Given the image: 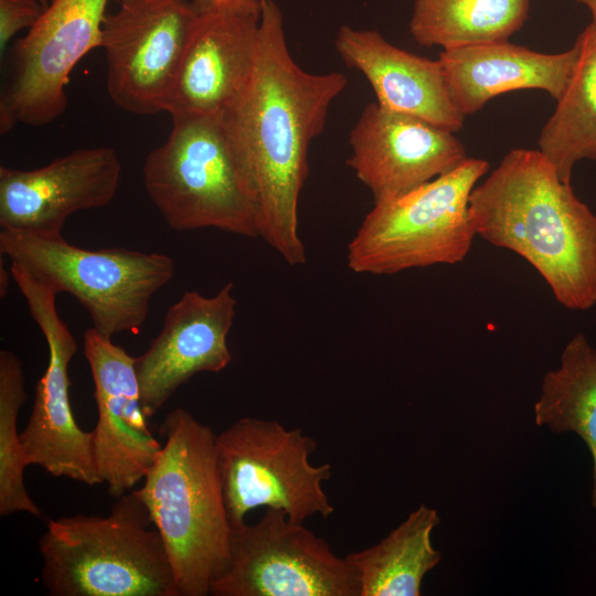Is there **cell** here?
<instances>
[{
  "mask_svg": "<svg viewBox=\"0 0 596 596\" xmlns=\"http://www.w3.org/2000/svg\"><path fill=\"white\" fill-rule=\"evenodd\" d=\"M259 3L255 68L222 118L255 189L260 237L288 264L302 265L307 257L298 201L308 175V150L348 79L339 72L302 70L288 50L279 6L275 0Z\"/></svg>",
  "mask_w": 596,
  "mask_h": 596,
  "instance_id": "1",
  "label": "cell"
},
{
  "mask_svg": "<svg viewBox=\"0 0 596 596\" xmlns=\"http://www.w3.org/2000/svg\"><path fill=\"white\" fill-rule=\"evenodd\" d=\"M469 210L477 236L523 257L564 308L596 305V214L540 150L509 151Z\"/></svg>",
  "mask_w": 596,
  "mask_h": 596,
  "instance_id": "2",
  "label": "cell"
},
{
  "mask_svg": "<svg viewBox=\"0 0 596 596\" xmlns=\"http://www.w3.org/2000/svg\"><path fill=\"white\" fill-rule=\"evenodd\" d=\"M166 441L138 489L164 543L180 596L211 595L231 564V523L216 434L183 408L159 428Z\"/></svg>",
  "mask_w": 596,
  "mask_h": 596,
  "instance_id": "3",
  "label": "cell"
},
{
  "mask_svg": "<svg viewBox=\"0 0 596 596\" xmlns=\"http://www.w3.org/2000/svg\"><path fill=\"white\" fill-rule=\"evenodd\" d=\"M51 596H180L159 531L138 489L106 517L50 520L39 539Z\"/></svg>",
  "mask_w": 596,
  "mask_h": 596,
  "instance_id": "4",
  "label": "cell"
},
{
  "mask_svg": "<svg viewBox=\"0 0 596 596\" xmlns=\"http://www.w3.org/2000/svg\"><path fill=\"white\" fill-rule=\"evenodd\" d=\"M170 116L168 138L142 166L146 192L167 225L260 237L255 189L222 115Z\"/></svg>",
  "mask_w": 596,
  "mask_h": 596,
  "instance_id": "5",
  "label": "cell"
},
{
  "mask_svg": "<svg viewBox=\"0 0 596 596\" xmlns=\"http://www.w3.org/2000/svg\"><path fill=\"white\" fill-rule=\"evenodd\" d=\"M0 253L56 294L72 295L88 312L93 328L110 338L143 326L151 299L175 272L167 254L87 249L62 235L17 230H1Z\"/></svg>",
  "mask_w": 596,
  "mask_h": 596,
  "instance_id": "6",
  "label": "cell"
},
{
  "mask_svg": "<svg viewBox=\"0 0 596 596\" xmlns=\"http://www.w3.org/2000/svg\"><path fill=\"white\" fill-rule=\"evenodd\" d=\"M488 170V161L468 157L403 195L375 202L348 246L349 267L387 275L462 262L477 236L470 195Z\"/></svg>",
  "mask_w": 596,
  "mask_h": 596,
  "instance_id": "7",
  "label": "cell"
},
{
  "mask_svg": "<svg viewBox=\"0 0 596 596\" xmlns=\"http://www.w3.org/2000/svg\"><path fill=\"white\" fill-rule=\"evenodd\" d=\"M316 446L300 428L251 416L217 434L216 461L231 528L243 525L258 507L281 509L297 523L331 515L334 507L323 482L331 478L332 467L310 462Z\"/></svg>",
  "mask_w": 596,
  "mask_h": 596,
  "instance_id": "8",
  "label": "cell"
},
{
  "mask_svg": "<svg viewBox=\"0 0 596 596\" xmlns=\"http://www.w3.org/2000/svg\"><path fill=\"white\" fill-rule=\"evenodd\" d=\"M211 595L360 596V582L323 538L266 508L256 523L232 529L231 564Z\"/></svg>",
  "mask_w": 596,
  "mask_h": 596,
  "instance_id": "9",
  "label": "cell"
},
{
  "mask_svg": "<svg viewBox=\"0 0 596 596\" xmlns=\"http://www.w3.org/2000/svg\"><path fill=\"white\" fill-rule=\"evenodd\" d=\"M199 10L192 0H120L102 46L113 103L135 115L167 111Z\"/></svg>",
  "mask_w": 596,
  "mask_h": 596,
  "instance_id": "10",
  "label": "cell"
},
{
  "mask_svg": "<svg viewBox=\"0 0 596 596\" xmlns=\"http://www.w3.org/2000/svg\"><path fill=\"white\" fill-rule=\"evenodd\" d=\"M108 0H50L12 46L0 98V132L18 124L41 127L66 109L65 87L76 64L102 46Z\"/></svg>",
  "mask_w": 596,
  "mask_h": 596,
  "instance_id": "11",
  "label": "cell"
},
{
  "mask_svg": "<svg viewBox=\"0 0 596 596\" xmlns=\"http://www.w3.org/2000/svg\"><path fill=\"white\" fill-rule=\"evenodd\" d=\"M10 272L49 348V363L38 381L33 407L20 436L25 464L40 466L56 478L87 486L102 483L93 458L92 432L77 425L71 408L68 365L78 347L57 312V294L17 263H11Z\"/></svg>",
  "mask_w": 596,
  "mask_h": 596,
  "instance_id": "12",
  "label": "cell"
},
{
  "mask_svg": "<svg viewBox=\"0 0 596 596\" xmlns=\"http://www.w3.org/2000/svg\"><path fill=\"white\" fill-rule=\"evenodd\" d=\"M83 342L98 413L92 430L93 458L108 494L119 498L145 478L162 445L148 428L136 358L93 327L84 332Z\"/></svg>",
  "mask_w": 596,
  "mask_h": 596,
  "instance_id": "13",
  "label": "cell"
},
{
  "mask_svg": "<svg viewBox=\"0 0 596 596\" xmlns=\"http://www.w3.org/2000/svg\"><path fill=\"white\" fill-rule=\"evenodd\" d=\"M348 166L374 203L403 195L443 175L468 156L455 132L370 103L350 131Z\"/></svg>",
  "mask_w": 596,
  "mask_h": 596,
  "instance_id": "14",
  "label": "cell"
},
{
  "mask_svg": "<svg viewBox=\"0 0 596 596\" xmlns=\"http://www.w3.org/2000/svg\"><path fill=\"white\" fill-rule=\"evenodd\" d=\"M121 172L116 151L105 146L74 150L33 170L1 166V230L62 235L73 213L113 201Z\"/></svg>",
  "mask_w": 596,
  "mask_h": 596,
  "instance_id": "15",
  "label": "cell"
},
{
  "mask_svg": "<svg viewBox=\"0 0 596 596\" xmlns=\"http://www.w3.org/2000/svg\"><path fill=\"white\" fill-rule=\"evenodd\" d=\"M233 284L205 297L185 291L168 309L162 328L136 358L141 406L150 418L193 375L217 373L231 362L227 336L236 312Z\"/></svg>",
  "mask_w": 596,
  "mask_h": 596,
  "instance_id": "16",
  "label": "cell"
},
{
  "mask_svg": "<svg viewBox=\"0 0 596 596\" xmlns=\"http://www.w3.org/2000/svg\"><path fill=\"white\" fill-rule=\"evenodd\" d=\"M259 0L199 10L167 113L222 115L247 88L258 47Z\"/></svg>",
  "mask_w": 596,
  "mask_h": 596,
  "instance_id": "17",
  "label": "cell"
},
{
  "mask_svg": "<svg viewBox=\"0 0 596 596\" xmlns=\"http://www.w3.org/2000/svg\"><path fill=\"white\" fill-rule=\"evenodd\" d=\"M336 50L348 67L365 76L380 106L451 132L462 128L465 116L450 98L438 60L400 49L376 30L349 25L338 31Z\"/></svg>",
  "mask_w": 596,
  "mask_h": 596,
  "instance_id": "18",
  "label": "cell"
},
{
  "mask_svg": "<svg viewBox=\"0 0 596 596\" xmlns=\"http://www.w3.org/2000/svg\"><path fill=\"white\" fill-rule=\"evenodd\" d=\"M577 57V49L545 54L508 41L443 50L438 62L450 98L466 117L491 98L518 89H541L557 100Z\"/></svg>",
  "mask_w": 596,
  "mask_h": 596,
  "instance_id": "19",
  "label": "cell"
},
{
  "mask_svg": "<svg viewBox=\"0 0 596 596\" xmlns=\"http://www.w3.org/2000/svg\"><path fill=\"white\" fill-rule=\"evenodd\" d=\"M439 522L435 509L421 504L377 544L348 554L360 596H419L424 576L441 558L432 543Z\"/></svg>",
  "mask_w": 596,
  "mask_h": 596,
  "instance_id": "20",
  "label": "cell"
},
{
  "mask_svg": "<svg viewBox=\"0 0 596 596\" xmlns=\"http://www.w3.org/2000/svg\"><path fill=\"white\" fill-rule=\"evenodd\" d=\"M574 45L577 57L571 77L538 141L539 150L566 183L579 160H596V21L578 34Z\"/></svg>",
  "mask_w": 596,
  "mask_h": 596,
  "instance_id": "21",
  "label": "cell"
},
{
  "mask_svg": "<svg viewBox=\"0 0 596 596\" xmlns=\"http://www.w3.org/2000/svg\"><path fill=\"white\" fill-rule=\"evenodd\" d=\"M534 421L556 434L575 433L593 459L592 507L596 510V349L582 332L561 354L560 366L542 379Z\"/></svg>",
  "mask_w": 596,
  "mask_h": 596,
  "instance_id": "22",
  "label": "cell"
},
{
  "mask_svg": "<svg viewBox=\"0 0 596 596\" xmlns=\"http://www.w3.org/2000/svg\"><path fill=\"white\" fill-rule=\"evenodd\" d=\"M531 0H414L409 32L443 50L508 41L529 15Z\"/></svg>",
  "mask_w": 596,
  "mask_h": 596,
  "instance_id": "23",
  "label": "cell"
},
{
  "mask_svg": "<svg viewBox=\"0 0 596 596\" xmlns=\"http://www.w3.org/2000/svg\"><path fill=\"white\" fill-rule=\"evenodd\" d=\"M22 362L10 350L0 351V515L29 513L40 517V508L24 483L26 467L18 432V415L26 401Z\"/></svg>",
  "mask_w": 596,
  "mask_h": 596,
  "instance_id": "24",
  "label": "cell"
},
{
  "mask_svg": "<svg viewBox=\"0 0 596 596\" xmlns=\"http://www.w3.org/2000/svg\"><path fill=\"white\" fill-rule=\"evenodd\" d=\"M45 7L39 0H0V51L22 29H30Z\"/></svg>",
  "mask_w": 596,
  "mask_h": 596,
  "instance_id": "25",
  "label": "cell"
},
{
  "mask_svg": "<svg viewBox=\"0 0 596 596\" xmlns=\"http://www.w3.org/2000/svg\"><path fill=\"white\" fill-rule=\"evenodd\" d=\"M198 10L211 8V7H221V6H231V4H241L246 3L253 0H192Z\"/></svg>",
  "mask_w": 596,
  "mask_h": 596,
  "instance_id": "26",
  "label": "cell"
},
{
  "mask_svg": "<svg viewBox=\"0 0 596 596\" xmlns=\"http://www.w3.org/2000/svg\"><path fill=\"white\" fill-rule=\"evenodd\" d=\"M10 278L9 273L3 268V263L0 264V296L4 298L8 291Z\"/></svg>",
  "mask_w": 596,
  "mask_h": 596,
  "instance_id": "27",
  "label": "cell"
},
{
  "mask_svg": "<svg viewBox=\"0 0 596 596\" xmlns=\"http://www.w3.org/2000/svg\"><path fill=\"white\" fill-rule=\"evenodd\" d=\"M576 1L587 7V9L592 13L593 21H596V0H576Z\"/></svg>",
  "mask_w": 596,
  "mask_h": 596,
  "instance_id": "28",
  "label": "cell"
}]
</instances>
